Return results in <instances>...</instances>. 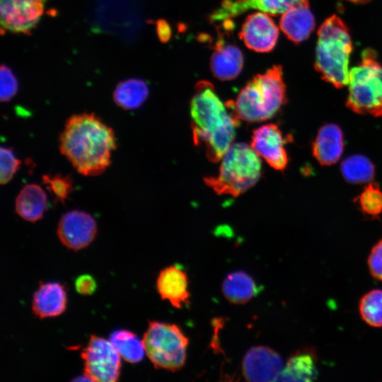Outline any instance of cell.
Here are the masks:
<instances>
[{
	"label": "cell",
	"instance_id": "cell-7",
	"mask_svg": "<svg viewBox=\"0 0 382 382\" xmlns=\"http://www.w3.org/2000/svg\"><path fill=\"white\" fill-rule=\"evenodd\" d=\"M142 340L155 368L175 372L185 366L189 340L177 325L150 321Z\"/></svg>",
	"mask_w": 382,
	"mask_h": 382
},
{
	"label": "cell",
	"instance_id": "cell-30",
	"mask_svg": "<svg viewBox=\"0 0 382 382\" xmlns=\"http://www.w3.org/2000/svg\"><path fill=\"white\" fill-rule=\"evenodd\" d=\"M0 75V99L2 102H8L18 91V81L11 69L4 64L1 66Z\"/></svg>",
	"mask_w": 382,
	"mask_h": 382
},
{
	"label": "cell",
	"instance_id": "cell-13",
	"mask_svg": "<svg viewBox=\"0 0 382 382\" xmlns=\"http://www.w3.org/2000/svg\"><path fill=\"white\" fill-rule=\"evenodd\" d=\"M280 355L267 346L251 347L245 353L242 373L248 381H277L283 368Z\"/></svg>",
	"mask_w": 382,
	"mask_h": 382
},
{
	"label": "cell",
	"instance_id": "cell-25",
	"mask_svg": "<svg viewBox=\"0 0 382 382\" xmlns=\"http://www.w3.org/2000/svg\"><path fill=\"white\" fill-rule=\"evenodd\" d=\"M341 172L347 182L361 183L370 181L374 178V166L366 156L354 155L342 161Z\"/></svg>",
	"mask_w": 382,
	"mask_h": 382
},
{
	"label": "cell",
	"instance_id": "cell-14",
	"mask_svg": "<svg viewBox=\"0 0 382 382\" xmlns=\"http://www.w3.org/2000/svg\"><path fill=\"white\" fill-rule=\"evenodd\" d=\"M239 37L248 49L268 52L277 44L279 28L267 13L256 12L245 18Z\"/></svg>",
	"mask_w": 382,
	"mask_h": 382
},
{
	"label": "cell",
	"instance_id": "cell-24",
	"mask_svg": "<svg viewBox=\"0 0 382 382\" xmlns=\"http://www.w3.org/2000/svg\"><path fill=\"white\" fill-rule=\"evenodd\" d=\"M109 340L120 355L129 363L141 361L146 354L143 340L134 333L126 330H119L111 333Z\"/></svg>",
	"mask_w": 382,
	"mask_h": 382
},
{
	"label": "cell",
	"instance_id": "cell-15",
	"mask_svg": "<svg viewBox=\"0 0 382 382\" xmlns=\"http://www.w3.org/2000/svg\"><path fill=\"white\" fill-rule=\"evenodd\" d=\"M156 288L161 298L175 308H181L190 303L188 277L177 265L165 267L159 272Z\"/></svg>",
	"mask_w": 382,
	"mask_h": 382
},
{
	"label": "cell",
	"instance_id": "cell-19",
	"mask_svg": "<svg viewBox=\"0 0 382 382\" xmlns=\"http://www.w3.org/2000/svg\"><path fill=\"white\" fill-rule=\"evenodd\" d=\"M279 27L293 42L306 40L315 28V19L308 5L294 8L282 15Z\"/></svg>",
	"mask_w": 382,
	"mask_h": 382
},
{
	"label": "cell",
	"instance_id": "cell-26",
	"mask_svg": "<svg viewBox=\"0 0 382 382\" xmlns=\"http://www.w3.org/2000/svg\"><path fill=\"white\" fill-rule=\"evenodd\" d=\"M359 311L367 324L382 327V290L374 289L366 294L360 300Z\"/></svg>",
	"mask_w": 382,
	"mask_h": 382
},
{
	"label": "cell",
	"instance_id": "cell-20",
	"mask_svg": "<svg viewBox=\"0 0 382 382\" xmlns=\"http://www.w3.org/2000/svg\"><path fill=\"white\" fill-rule=\"evenodd\" d=\"M221 290L226 300L233 304H244L260 292L255 279L243 270L228 273L222 282Z\"/></svg>",
	"mask_w": 382,
	"mask_h": 382
},
{
	"label": "cell",
	"instance_id": "cell-21",
	"mask_svg": "<svg viewBox=\"0 0 382 382\" xmlns=\"http://www.w3.org/2000/svg\"><path fill=\"white\" fill-rule=\"evenodd\" d=\"M16 212L23 219L35 222L41 219L47 209V195L36 184L25 185L15 202Z\"/></svg>",
	"mask_w": 382,
	"mask_h": 382
},
{
	"label": "cell",
	"instance_id": "cell-16",
	"mask_svg": "<svg viewBox=\"0 0 382 382\" xmlns=\"http://www.w3.org/2000/svg\"><path fill=\"white\" fill-rule=\"evenodd\" d=\"M219 37L210 58V69L216 79L230 81L241 72L244 63L243 54L238 46L226 43L221 35Z\"/></svg>",
	"mask_w": 382,
	"mask_h": 382
},
{
	"label": "cell",
	"instance_id": "cell-23",
	"mask_svg": "<svg viewBox=\"0 0 382 382\" xmlns=\"http://www.w3.org/2000/svg\"><path fill=\"white\" fill-rule=\"evenodd\" d=\"M149 93L146 81L141 79H128L117 83L113 91V100L124 110H135L144 103Z\"/></svg>",
	"mask_w": 382,
	"mask_h": 382
},
{
	"label": "cell",
	"instance_id": "cell-8",
	"mask_svg": "<svg viewBox=\"0 0 382 382\" xmlns=\"http://www.w3.org/2000/svg\"><path fill=\"white\" fill-rule=\"evenodd\" d=\"M84 375L90 381L115 382L120 375L121 357L110 340L91 335L81 352Z\"/></svg>",
	"mask_w": 382,
	"mask_h": 382
},
{
	"label": "cell",
	"instance_id": "cell-31",
	"mask_svg": "<svg viewBox=\"0 0 382 382\" xmlns=\"http://www.w3.org/2000/svg\"><path fill=\"white\" fill-rule=\"evenodd\" d=\"M368 264L372 276L382 281V239L373 247Z\"/></svg>",
	"mask_w": 382,
	"mask_h": 382
},
{
	"label": "cell",
	"instance_id": "cell-6",
	"mask_svg": "<svg viewBox=\"0 0 382 382\" xmlns=\"http://www.w3.org/2000/svg\"><path fill=\"white\" fill-rule=\"evenodd\" d=\"M346 105L358 114L382 117V65L374 50H364L360 63L349 71Z\"/></svg>",
	"mask_w": 382,
	"mask_h": 382
},
{
	"label": "cell",
	"instance_id": "cell-2",
	"mask_svg": "<svg viewBox=\"0 0 382 382\" xmlns=\"http://www.w3.org/2000/svg\"><path fill=\"white\" fill-rule=\"evenodd\" d=\"M192 139L197 146H203L212 162H219L233 144L240 120L230 100L224 103L214 85L198 81L190 102Z\"/></svg>",
	"mask_w": 382,
	"mask_h": 382
},
{
	"label": "cell",
	"instance_id": "cell-34",
	"mask_svg": "<svg viewBox=\"0 0 382 382\" xmlns=\"http://www.w3.org/2000/svg\"><path fill=\"white\" fill-rule=\"evenodd\" d=\"M346 1H350V2H353V3H360V4H363V3H366V2H368V1H370V0H346Z\"/></svg>",
	"mask_w": 382,
	"mask_h": 382
},
{
	"label": "cell",
	"instance_id": "cell-5",
	"mask_svg": "<svg viewBox=\"0 0 382 382\" xmlns=\"http://www.w3.org/2000/svg\"><path fill=\"white\" fill-rule=\"evenodd\" d=\"M218 174L204 178L217 195L238 197L260 178L261 161L251 146L233 143L222 157Z\"/></svg>",
	"mask_w": 382,
	"mask_h": 382
},
{
	"label": "cell",
	"instance_id": "cell-12",
	"mask_svg": "<svg viewBox=\"0 0 382 382\" xmlns=\"http://www.w3.org/2000/svg\"><path fill=\"white\" fill-rule=\"evenodd\" d=\"M288 137L284 138L275 124H265L253 132L251 147L272 168L283 170L287 166L288 156L284 148Z\"/></svg>",
	"mask_w": 382,
	"mask_h": 382
},
{
	"label": "cell",
	"instance_id": "cell-1",
	"mask_svg": "<svg viewBox=\"0 0 382 382\" xmlns=\"http://www.w3.org/2000/svg\"><path fill=\"white\" fill-rule=\"evenodd\" d=\"M59 141L62 154L86 176L102 174L110 165L116 149L114 131L93 112L70 116Z\"/></svg>",
	"mask_w": 382,
	"mask_h": 382
},
{
	"label": "cell",
	"instance_id": "cell-22",
	"mask_svg": "<svg viewBox=\"0 0 382 382\" xmlns=\"http://www.w3.org/2000/svg\"><path fill=\"white\" fill-rule=\"evenodd\" d=\"M318 375L313 354L299 351L293 354L283 366L277 381H311Z\"/></svg>",
	"mask_w": 382,
	"mask_h": 382
},
{
	"label": "cell",
	"instance_id": "cell-33",
	"mask_svg": "<svg viewBox=\"0 0 382 382\" xmlns=\"http://www.w3.org/2000/svg\"><path fill=\"white\" fill-rule=\"evenodd\" d=\"M156 33L159 40L166 43L171 37V28L169 23L164 19H158L156 23Z\"/></svg>",
	"mask_w": 382,
	"mask_h": 382
},
{
	"label": "cell",
	"instance_id": "cell-27",
	"mask_svg": "<svg viewBox=\"0 0 382 382\" xmlns=\"http://www.w3.org/2000/svg\"><path fill=\"white\" fill-rule=\"evenodd\" d=\"M364 214L376 216L382 212V190L376 183H370L357 199Z\"/></svg>",
	"mask_w": 382,
	"mask_h": 382
},
{
	"label": "cell",
	"instance_id": "cell-29",
	"mask_svg": "<svg viewBox=\"0 0 382 382\" xmlns=\"http://www.w3.org/2000/svg\"><path fill=\"white\" fill-rule=\"evenodd\" d=\"M0 183H8L20 168L21 161L18 159L12 149L1 146L0 149Z\"/></svg>",
	"mask_w": 382,
	"mask_h": 382
},
{
	"label": "cell",
	"instance_id": "cell-32",
	"mask_svg": "<svg viewBox=\"0 0 382 382\" xmlns=\"http://www.w3.org/2000/svg\"><path fill=\"white\" fill-rule=\"evenodd\" d=\"M74 285L76 291L81 295H91L97 287L95 279L88 274L79 276L75 280Z\"/></svg>",
	"mask_w": 382,
	"mask_h": 382
},
{
	"label": "cell",
	"instance_id": "cell-9",
	"mask_svg": "<svg viewBox=\"0 0 382 382\" xmlns=\"http://www.w3.org/2000/svg\"><path fill=\"white\" fill-rule=\"evenodd\" d=\"M47 0H0L1 30L30 35L44 14Z\"/></svg>",
	"mask_w": 382,
	"mask_h": 382
},
{
	"label": "cell",
	"instance_id": "cell-28",
	"mask_svg": "<svg viewBox=\"0 0 382 382\" xmlns=\"http://www.w3.org/2000/svg\"><path fill=\"white\" fill-rule=\"evenodd\" d=\"M42 182L47 190L54 196V200L64 203L73 191V181L69 175L60 174L53 176L44 175Z\"/></svg>",
	"mask_w": 382,
	"mask_h": 382
},
{
	"label": "cell",
	"instance_id": "cell-4",
	"mask_svg": "<svg viewBox=\"0 0 382 382\" xmlns=\"http://www.w3.org/2000/svg\"><path fill=\"white\" fill-rule=\"evenodd\" d=\"M317 35L316 70L324 81L337 88L348 85L352 42L347 25L332 15L321 24Z\"/></svg>",
	"mask_w": 382,
	"mask_h": 382
},
{
	"label": "cell",
	"instance_id": "cell-10",
	"mask_svg": "<svg viewBox=\"0 0 382 382\" xmlns=\"http://www.w3.org/2000/svg\"><path fill=\"white\" fill-rule=\"evenodd\" d=\"M62 243L72 250L85 248L94 240L97 233V224L88 213L72 210L61 217L57 230Z\"/></svg>",
	"mask_w": 382,
	"mask_h": 382
},
{
	"label": "cell",
	"instance_id": "cell-11",
	"mask_svg": "<svg viewBox=\"0 0 382 382\" xmlns=\"http://www.w3.org/2000/svg\"><path fill=\"white\" fill-rule=\"evenodd\" d=\"M303 5L308 0H223L221 6L209 17L211 23L231 20L250 9L272 15H282L288 11Z\"/></svg>",
	"mask_w": 382,
	"mask_h": 382
},
{
	"label": "cell",
	"instance_id": "cell-18",
	"mask_svg": "<svg viewBox=\"0 0 382 382\" xmlns=\"http://www.w3.org/2000/svg\"><path fill=\"white\" fill-rule=\"evenodd\" d=\"M313 155L323 166L338 161L344 149L343 134L335 124H326L318 130L312 146Z\"/></svg>",
	"mask_w": 382,
	"mask_h": 382
},
{
	"label": "cell",
	"instance_id": "cell-17",
	"mask_svg": "<svg viewBox=\"0 0 382 382\" xmlns=\"http://www.w3.org/2000/svg\"><path fill=\"white\" fill-rule=\"evenodd\" d=\"M66 303V293L62 284L42 283L33 294L32 310L41 319L56 317L64 313Z\"/></svg>",
	"mask_w": 382,
	"mask_h": 382
},
{
	"label": "cell",
	"instance_id": "cell-3",
	"mask_svg": "<svg viewBox=\"0 0 382 382\" xmlns=\"http://www.w3.org/2000/svg\"><path fill=\"white\" fill-rule=\"evenodd\" d=\"M285 100L282 67L274 65L264 74L254 76L241 90L236 100L230 102L240 120L257 122L272 118Z\"/></svg>",
	"mask_w": 382,
	"mask_h": 382
}]
</instances>
